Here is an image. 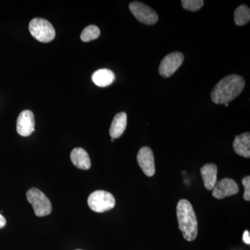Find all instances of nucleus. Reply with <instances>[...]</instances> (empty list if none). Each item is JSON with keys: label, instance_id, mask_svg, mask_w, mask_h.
Instances as JSON below:
<instances>
[{"label": "nucleus", "instance_id": "obj_2", "mask_svg": "<svg viewBox=\"0 0 250 250\" xmlns=\"http://www.w3.org/2000/svg\"><path fill=\"white\" fill-rule=\"evenodd\" d=\"M177 216L179 229L188 241L196 238L198 232L197 220L191 204L187 200H181L177 206Z\"/></svg>", "mask_w": 250, "mask_h": 250}, {"label": "nucleus", "instance_id": "obj_19", "mask_svg": "<svg viewBox=\"0 0 250 250\" xmlns=\"http://www.w3.org/2000/svg\"><path fill=\"white\" fill-rule=\"evenodd\" d=\"M242 183L245 188L244 195H243V198L246 201H250V177L247 176L244 177L242 180Z\"/></svg>", "mask_w": 250, "mask_h": 250}, {"label": "nucleus", "instance_id": "obj_15", "mask_svg": "<svg viewBox=\"0 0 250 250\" xmlns=\"http://www.w3.org/2000/svg\"><path fill=\"white\" fill-rule=\"evenodd\" d=\"M115 80V74L108 69H100L92 75V81L99 87H106L111 85Z\"/></svg>", "mask_w": 250, "mask_h": 250}, {"label": "nucleus", "instance_id": "obj_1", "mask_svg": "<svg viewBox=\"0 0 250 250\" xmlns=\"http://www.w3.org/2000/svg\"><path fill=\"white\" fill-rule=\"evenodd\" d=\"M245 85L244 79L239 75H231L224 77L212 90V101L216 104L230 103L242 93Z\"/></svg>", "mask_w": 250, "mask_h": 250}, {"label": "nucleus", "instance_id": "obj_9", "mask_svg": "<svg viewBox=\"0 0 250 250\" xmlns=\"http://www.w3.org/2000/svg\"><path fill=\"white\" fill-rule=\"evenodd\" d=\"M137 161L143 172L147 177H152L155 174L154 156L152 149L148 147L140 149L137 155Z\"/></svg>", "mask_w": 250, "mask_h": 250}, {"label": "nucleus", "instance_id": "obj_18", "mask_svg": "<svg viewBox=\"0 0 250 250\" xmlns=\"http://www.w3.org/2000/svg\"><path fill=\"white\" fill-rule=\"evenodd\" d=\"M202 0H182L184 9L190 11H197L201 9L204 5Z\"/></svg>", "mask_w": 250, "mask_h": 250}, {"label": "nucleus", "instance_id": "obj_24", "mask_svg": "<svg viewBox=\"0 0 250 250\" xmlns=\"http://www.w3.org/2000/svg\"></svg>", "mask_w": 250, "mask_h": 250}, {"label": "nucleus", "instance_id": "obj_21", "mask_svg": "<svg viewBox=\"0 0 250 250\" xmlns=\"http://www.w3.org/2000/svg\"><path fill=\"white\" fill-rule=\"evenodd\" d=\"M6 220L2 215L0 214V229L4 228L6 225Z\"/></svg>", "mask_w": 250, "mask_h": 250}, {"label": "nucleus", "instance_id": "obj_12", "mask_svg": "<svg viewBox=\"0 0 250 250\" xmlns=\"http://www.w3.org/2000/svg\"><path fill=\"white\" fill-rule=\"evenodd\" d=\"M201 174L204 184L207 190H213L217 183L218 167L214 164H207L201 168Z\"/></svg>", "mask_w": 250, "mask_h": 250}, {"label": "nucleus", "instance_id": "obj_16", "mask_svg": "<svg viewBox=\"0 0 250 250\" xmlns=\"http://www.w3.org/2000/svg\"><path fill=\"white\" fill-rule=\"evenodd\" d=\"M250 21V9L246 5H241L235 10L234 21L236 25L243 26Z\"/></svg>", "mask_w": 250, "mask_h": 250}, {"label": "nucleus", "instance_id": "obj_17", "mask_svg": "<svg viewBox=\"0 0 250 250\" xmlns=\"http://www.w3.org/2000/svg\"><path fill=\"white\" fill-rule=\"evenodd\" d=\"M100 35V29L97 26L89 25L85 28L81 34V39L83 42L95 40Z\"/></svg>", "mask_w": 250, "mask_h": 250}, {"label": "nucleus", "instance_id": "obj_20", "mask_svg": "<svg viewBox=\"0 0 250 250\" xmlns=\"http://www.w3.org/2000/svg\"><path fill=\"white\" fill-rule=\"evenodd\" d=\"M243 241L246 244H250V231H248V230L245 231L244 233H243Z\"/></svg>", "mask_w": 250, "mask_h": 250}, {"label": "nucleus", "instance_id": "obj_7", "mask_svg": "<svg viewBox=\"0 0 250 250\" xmlns=\"http://www.w3.org/2000/svg\"><path fill=\"white\" fill-rule=\"evenodd\" d=\"M184 60V54L181 52H175L167 54L161 61L159 68V74L166 78L172 76L183 63Z\"/></svg>", "mask_w": 250, "mask_h": 250}, {"label": "nucleus", "instance_id": "obj_3", "mask_svg": "<svg viewBox=\"0 0 250 250\" xmlns=\"http://www.w3.org/2000/svg\"><path fill=\"white\" fill-rule=\"evenodd\" d=\"M29 29L31 35L41 42H49L55 37V29L47 20L34 18L29 22Z\"/></svg>", "mask_w": 250, "mask_h": 250}, {"label": "nucleus", "instance_id": "obj_14", "mask_svg": "<svg viewBox=\"0 0 250 250\" xmlns=\"http://www.w3.org/2000/svg\"><path fill=\"white\" fill-rule=\"evenodd\" d=\"M233 149L238 155L243 157H250V134L244 133L236 136L233 143Z\"/></svg>", "mask_w": 250, "mask_h": 250}, {"label": "nucleus", "instance_id": "obj_22", "mask_svg": "<svg viewBox=\"0 0 250 250\" xmlns=\"http://www.w3.org/2000/svg\"><path fill=\"white\" fill-rule=\"evenodd\" d=\"M225 106H226V107H228V106H229V103L225 104Z\"/></svg>", "mask_w": 250, "mask_h": 250}, {"label": "nucleus", "instance_id": "obj_6", "mask_svg": "<svg viewBox=\"0 0 250 250\" xmlns=\"http://www.w3.org/2000/svg\"><path fill=\"white\" fill-rule=\"evenodd\" d=\"M129 10L135 18L143 24L152 25L156 24L159 16L154 9L140 1H133L129 4Z\"/></svg>", "mask_w": 250, "mask_h": 250}, {"label": "nucleus", "instance_id": "obj_11", "mask_svg": "<svg viewBox=\"0 0 250 250\" xmlns=\"http://www.w3.org/2000/svg\"><path fill=\"white\" fill-rule=\"evenodd\" d=\"M70 159L73 165L81 170H88L91 166L89 156L83 148L77 147L72 149Z\"/></svg>", "mask_w": 250, "mask_h": 250}, {"label": "nucleus", "instance_id": "obj_5", "mask_svg": "<svg viewBox=\"0 0 250 250\" xmlns=\"http://www.w3.org/2000/svg\"><path fill=\"white\" fill-rule=\"evenodd\" d=\"M90 209L97 213H104L114 208L116 200L111 193L105 190L92 192L88 198Z\"/></svg>", "mask_w": 250, "mask_h": 250}, {"label": "nucleus", "instance_id": "obj_13", "mask_svg": "<svg viewBox=\"0 0 250 250\" xmlns=\"http://www.w3.org/2000/svg\"><path fill=\"white\" fill-rule=\"evenodd\" d=\"M126 121H127V116L125 112L117 113L113 118L109 129L111 139H116L121 137L126 129Z\"/></svg>", "mask_w": 250, "mask_h": 250}, {"label": "nucleus", "instance_id": "obj_23", "mask_svg": "<svg viewBox=\"0 0 250 250\" xmlns=\"http://www.w3.org/2000/svg\"><path fill=\"white\" fill-rule=\"evenodd\" d=\"M113 141H114V139H111V141H112V142H113Z\"/></svg>", "mask_w": 250, "mask_h": 250}, {"label": "nucleus", "instance_id": "obj_4", "mask_svg": "<svg viewBox=\"0 0 250 250\" xmlns=\"http://www.w3.org/2000/svg\"><path fill=\"white\" fill-rule=\"evenodd\" d=\"M28 202L32 206L34 213L38 217L50 214L52 210L50 200L39 189L32 188L27 192Z\"/></svg>", "mask_w": 250, "mask_h": 250}, {"label": "nucleus", "instance_id": "obj_8", "mask_svg": "<svg viewBox=\"0 0 250 250\" xmlns=\"http://www.w3.org/2000/svg\"><path fill=\"white\" fill-rule=\"evenodd\" d=\"M213 190V196L221 200L225 197L236 195L239 191V188L233 179L225 178L217 182Z\"/></svg>", "mask_w": 250, "mask_h": 250}, {"label": "nucleus", "instance_id": "obj_10", "mask_svg": "<svg viewBox=\"0 0 250 250\" xmlns=\"http://www.w3.org/2000/svg\"><path fill=\"white\" fill-rule=\"evenodd\" d=\"M35 118L34 113L29 110H24L21 112L17 119V132L21 136L27 137L30 136L34 131Z\"/></svg>", "mask_w": 250, "mask_h": 250}]
</instances>
